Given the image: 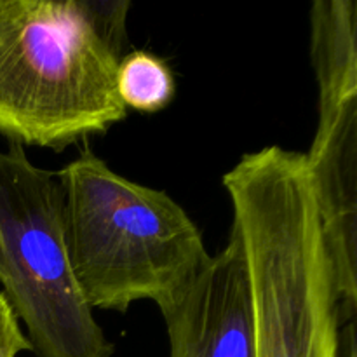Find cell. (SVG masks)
Segmentation results:
<instances>
[{
    "instance_id": "obj_2",
    "label": "cell",
    "mask_w": 357,
    "mask_h": 357,
    "mask_svg": "<svg viewBox=\"0 0 357 357\" xmlns=\"http://www.w3.org/2000/svg\"><path fill=\"white\" fill-rule=\"evenodd\" d=\"M70 264L91 309L157 307L208 264L201 230L164 190L115 173L89 149L56 171Z\"/></svg>"
},
{
    "instance_id": "obj_1",
    "label": "cell",
    "mask_w": 357,
    "mask_h": 357,
    "mask_svg": "<svg viewBox=\"0 0 357 357\" xmlns=\"http://www.w3.org/2000/svg\"><path fill=\"white\" fill-rule=\"evenodd\" d=\"M129 7L0 0V136L63 150L124 121L117 70Z\"/></svg>"
},
{
    "instance_id": "obj_6",
    "label": "cell",
    "mask_w": 357,
    "mask_h": 357,
    "mask_svg": "<svg viewBox=\"0 0 357 357\" xmlns=\"http://www.w3.org/2000/svg\"><path fill=\"white\" fill-rule=\"evenodd\" d=\"M174 77L169 66L145 51L128 52L117 70V93L126 108L155 114L173 101Z\"/></svg>"
},
{
    "instance_id": "obj_5",
    "label": "cell",
    "mask_w": 357,
    "mask_h": 357,
    "mask_svg": "<svg viewBox=\"0 0 357 357\" xmlns=\"http://www.w3.org/2000/svg\"><path fill=\"white\" fill-rule=\"evenodd\" d=\"M159 310L169 357H257L246 261L234 227L227 246Z\"/></svg>"
},
{
    "instance_id": "obj_3",
    "label": "cell",
    "mask_w": 357,
    "mask_h": 357,
    "mask_svg": "<svg viewBox=\"0 0 357 357\" xmlns=\"http://www.w3.org/2000/svg\"><path fill=\"white\" fill-rule=\"evenodd\" d=\"M0 284L38 357L114 356L70 264L58 173L16 143L0 150Z\"/></svg>"
},
{
    "instance_id": "obj_4",
    "label": "cell",
    "mask_w": 357,
    "mask_h": 357,
    "mask_svg": "<svg viewBox=\"0 0 357 357\" xmlns=\"http://www.w3.org/2000/svg\"><path fill=\"white\" fill-rule=\"evenodd\" d=\"M310 56L319 87V119L305 160L337 274L340 317H356L357 3L354 0H317L312 3Z\"/></svg>"
},
{
    "instance_id": "obj_7",
    "label": "cell",
    "mask_w": 357,
    "mask_h": 357,
    "mask_svg": "<svg viewBox=\"0 0 357 357\" xmlns=\"http://www.w3.org/2000/svg\"><path fill=\"white\" fill-rule=\"evenodd\" d=\"M31 351L21 323L14 316L6 296L0 293V357H16L21 352Z\"/></svg>"
}]
</instances>
